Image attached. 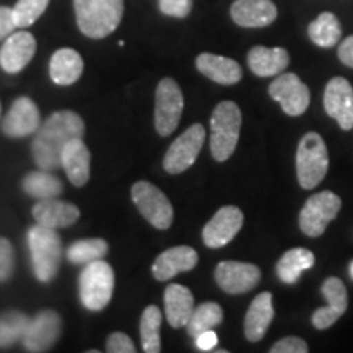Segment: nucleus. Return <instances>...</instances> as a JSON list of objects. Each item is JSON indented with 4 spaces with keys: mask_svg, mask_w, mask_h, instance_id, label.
Here are the masks:
<instances>
[{
    "mask_svg": "<svg viewBox=\"0 0 353 353\" xmlns=\"http://www.w3.org/2000/svg\"><path fill=\"white\" fill-rule=\"evenodd\" d=\"M249 68L255 76L272 77L288 68L290 54L283 48H265L254 46L247 56Z\"/></svg>",
    "mask_w": 353,
    "mask_h": 353,
    "instance_id": "26",
    "label": "nucleus"
},
{
    "mask_svg": "<svg viewBox=\"0 0 353 353\" xmlns=\"http://www.w3.org/2000/svg\"><path fill=\"white\" fill-rule=\"evenodd\" d=\"M242 224L244 214L237 206H223L203 229V241L211 249L226 245L241 231Z\"/></svg>",
    "mask_w": 353,
    "mask_h": 353,
    "instance_id": "15",
    "label": "nucleus"
},
{
    "mask_svg": "<svg viewBox=\"0 0 353 353\" xmlns=\"http://www.w3.org/2000/svg\"><path fill=\"white\" fill-rule=\"evenodd\" d=\"M223 322V309L216 303H203L201 306L195 307L192 317H190L187 330L192 337L206 332V330H213L214 327Z\"/></svg>",
    "mask_w": 353,
    "mask_h": 353,
    "instance_id": "32",
    "label": "nucleus"
},
{
    "mask_svg": "<svg viewBox=\"0 0 353 353\" xmlns=\"http://www.w3.org/2000/svg\"><path fill=\"white\" fill-rule=\"evenodd\" d=\"M203 144H205V128L200 123H195L172 143L164 157V169L172 175L182 174L190 169L195 164Z\"/></svg>",
    "mask_w": 353,
    "mask_h": 353,
    "instance_id": "10",
    "label": "nucleus"
},
{
    "mask_svg": "<svg viewBox=\"0 0 353 353\" xmlns=\"http://www.w3.org/2000/svg\"><path fill=\"white\" fill-rule=\"evenodd\" d=\"M61 165L64 167L70 183L83 187L90 179V151L82 138L69 141L61 154Z\"/></svg>",
    "mask_w": 353,
    "mask_h": 353,
    "instance_id": "22",
    "label": "nucleus"
},
{
    "mask_svg": "<svg viewBox=\"0 0 353 353\" xmlns=\"http://www.w3.org/2000/svg\"><path fill=\"white\" fill-rule=\"evenodd\" d=\"M272 353H307V343L299 337H285L270 348Z\"/></svg>",
    "mask_w": 353,
    "mask_h": 353,
    "instance_id": "38",
    "label": "nucleus"
},
{
    "mask_svg": "<svg viewBox=\"0 0 353 353\" xmlns=\"http://www.w3.org/2000/svg\"><path fill=\"white\" fill-rule=\"evenodd\" d=\"M0 112H2V105H0Z\"/></svg>",
    "mask_w": 353,
    "mask_h": 353,
    "instance_id": "44",
    "label": "nucleus"
},
{
    "mask_svg": "<svg viewBox=\"0 0 353 353\" xmlns=\"http://www.w3.org/2000/svg\"><path fill=\"white\" fill-rule=\"evenodd\" d=\"M37 39L28 32L12 33L0 50V65L8 74H17L33 59Z\"/></svg>",
    "mask_w": 353,
    "mask_h": 353,
    "instance_id": "17",
    "label": "nucleus"
},
{
    "mask_svg": "<svg viewBox=\"0 0 353 353\" xmlns=\"http://www.w3.org/2000/svg\"><path fill=\"white\" fill-rule=\"evenodd\" d=\"M260 268L245 262H221L214 270L219 288L229 294H241L254 290L260 281Z\"/></svg>",
    "mask_w": 353,
    "mask_h": 353,
    "instance_id": "12",
    "label": "nucleus"
},
{
    "mask_svg": "<svg viewBox=\"0 0 353 353\" xmlns=\"http://www.w3.org/2000/svg\"><path fill=\"white\" fill-rule=\"evenodd\" d=\"M23 190L30 196L37 200H51L63 193V183L56 175L50 174V170L32 172L23 179Z\"/></svg>",
    "mask_w": 353,
    "mask_h": 353,
    "instance_id": "29",
    "label": "nucleus"
},
{
    "mask_svg": "<svg viewBox=\"0 0 353 353\" xmlns=\"http://www.w3.org/2000/svg\"><path fill=\"white\" fill-rule=\"evenodd\" d=\"M131 196L138 206L141 214L156 229H169L174 221V208L169 198L159 190L156 185L149 182H138L132 185Z\"/></svg>",
    "mask_w": 353,
    "mask_h": 353,
    "instance_id": "8",
    "label": "nucleus"
},
{
    "mask_svg": "<svg viewBox=\"0 0 353 353\" xmlns=\"http://www.w3.org/2000/svg\"><path fill=\"white\" fill-rule=\"evenodd\" d=\"M329 170L327 145L317 132H306L298 144L296 172L299 185L312 190L324 180Z\"/></svg>",
    "mask_w": 353,
    "mask_h": 353,
    "instance_id": "5",
    "label": "nucleus"
},
{
    "mask_svg": "<svg viewBox=\"0 0 353 353\" xmlns=\"http://www.w3.org/2000/svg\"><path fill=\"white\" fill-rule=\"evenodd\" d=\"M242 114L234 101H221L211 117V154L218 162L228 161L236 151Z\"/></svg>",
    "mask_w": 353,
    "mask_h": 353,
    "instance_id": "4",
    "label": "nucleus"
},
{
    "mask_svg": "<svg viewBox=\"0 0 353 353\" xmlns=\"http://www.w3.org/2000/svg\"><path fill=\"white\" fill-rule=\"evenodd\" d=\"M33 216L37 224L59 229L76 224L79 221V216H81V211L72 203L51 198V200H41L33 206Z\"/></svg>",
    "mask_w": 353,
    "mask_h": 353,
    "instance_id": "21",
    "label": "nucleus"
},
{
    "mask_svg": "<svg viewBox=\"0 0 353 353\" xmlns=\"http://www.w3.org/2000/svg\"><path fill=\"white\" fill-rule=\"evenodd\" d=\"M183 112V95L174 79H162L156 90V130L161 136L175 131Z\"/></svg>",
    "mask_w": 353,
    "mask_h": 353,
    "instance_id": "9",
    "label": "nucleus"
},
{
    "mask_svg": "<svg viewBox=\"0 0 353 353\" xmlns=\"http://www.w3.org/2000/svg\"><path fill=\"white\" fill-rule=\"evenodd\" d=\"M28 324L30 317L20 311H7L0 314V347H10L23 339Z\"/></svg>",
    "mask_w": 353,
    "mask_h": 353,
    "instance_id": "33",
    "label": "nucleus"
},
{
    "mask_svg": "<svg viewBox=\"0 0 353 353\" xmlns=\"http://www.w3.org/2000/svg\"><path fill=\"white\" fill-rule=\"evenodd\" d=\"M83 70L82 56L76 50L63 48L57 50L51 57L50 76L57 85H72L79 81Z\"/></svg>",
    "mask_w": 353,
    "mask_h": 353,
    "instance_id": "27",
    "label": "nucleus"
},
{
    "mask_svg": "<svg viewBox=\"0 0 353 353\" xmlns=\"http://www.w3.org/2000/svg\"><path fill=\"white\" fill-rule=\"evenodd\" d=\"M342 208V200L332 192H319L304 203L299 213V228L309 237H319Z\"/></svg>",
    "mask_w": 353,
    "mask_h": 353,
    "instance_id": "7",
    "label": "nucleus"
},
{
    "mask_svg": "<svg viewBox=\"0 0 353 353\" xmlns=\"http://www.w3.org/2000/svg\"><path fill=\"white\" fill-rule=\"evenodd\" d=\"M276 7L272 0H236L231 7V17L244 28H262L276 20Z\"/></svg>",
    "mask_w": 353,
    "mask_h": 353,
    "instance_id": "20",
    "label": "nucleus"
},
{
    "mask_svg": "<svg viewBox=\"0 0 353 353\" xmlns=\"http://www.w3.org/2000/svg\"><path fill=\"white\" fill-rule=\"evenodd\" d=\"M114 290V273L103 260H95L85 265L79 278V293L83 306L90 311L107 307Z\"/></svg>",
    "mask_w": 353,
    "mask_h": 353,
    "instance_id": "6",
    "label": "nucleus"
},
{
    "mask_svg": "<svg viewBox=\"0 0 353 353\" xmlns=\"http://www.w3.org/2000/svg\"><path fill=\"white\" fill-rule=\"evenodd\" d=\"M108 252V244L103 239H82L74 242L68 249L69 262L76 265H87L101 260Z\"/></svg>",
    "mask_w": 353,
    "mask_h": 353,
    "instance_id": "34",
    "label": "nucleus"
},
{
    "mask_svg": "<svg viewBox=\"0 0 353 353\" xmlns=\"http://www.w3.org/2000/svg\"><path fill=\"white\" fill-rule=\"evenodd\" d=\"M61 335V317L54 311H43L30 319L28 329L23 335V347L28 352L41 353L51 350Z\"/></svg>",
    "mask_w": 353,
    "mask_h": 353,
    "instance_id": "14",
    "label": "nucleus"
},
{
    "mask_svg": "<svg viewBox=\"0 0 353 353\" xmlns=\"http://www.w3.org/2000/svg\"><path fill=\"white\" fill-rule=\"evenodd\" d=\"M50 0H19L13 7V19L19 28L33 25L48 8Z\"/></svg>",
    "mask_w": 353,
    "mask_h": 353,
    "instance_id": "35",
    "label": "nucleus"
},
{
    "mask_svg": "<svg viewBox=\"0 0 353 353\" xmlns=\"http://www.w3.org/2000/svg\"><path fill=\"white\" fill-rule=\"evenodd\" d=\"M314 254H312L311 250L303 249V247L291 249L288 252L281 255V259L278 260L276 275L283 283L293 285L299 280L303 272L314 267Z\"/></svg>",
    "mask_w": 353,
    "mask_h": 353,
    "instance_id": "28",
    "label": "nucleus"
},
{
    "mask_svg": "<svg viewBox=\"0 0 353 353\" xmlns=\"http://www.w3.org/2000/svg\"><path fill=\"white\" fill-rule=\"evenodd\" d=\"M15 268V252L7 239L0 237V281H6L12 276Z\"/></svg>",
    "mask_w": 353,
    "mask_h": 353,
    "instance_id": "36",
    "label": "nucleus"
},
{
    "mask_svg": "<svg viewBox=\"0 0 353 353\" xmlns=\"http://www.w3.org/2000/svg\"><path fill=\"white\" fill-rule=\"evenodd\" d=\"M19 28L13 19V8L0 7V41L10 37V34Z\"/></svg>",
    "mask_w": 353,
    "mask_h": 353,
    "instance_id": "40",
    "label": "nucleus"
},
{
    "mask_svg": "<svg viewBox=\"0 0 353 353\" xmlns=\"http://www.w3.org/2000/svg\"><path fill=\"white\" fill-rule=\"evenodd\" d=\"M324 108L342 130L353 128V87L343 77L330 79L324 92Z\"/></svg>",
    "mask_w": 353,
    "mask_h": 353,
    "instance_id": "13",
    "label": "nucleus"
},
{
    "mask_svg": "<svg viewBox=\"0 0 353 353\" xmlns=\"http://www.w3.org/2000/svg\"><path fill=\"white\" fill-rule=\"evenodd\" d=\"M193 0H159V8L164 15L185 19L192 12Z\"/></svg>",
    "mask_w": 353,
    "mask_h": 353,
    "instance_id": "37",
    "label": "nucleus"
},
{
    "mask_svg": "<svg viewBox=\"0 0 353 353\" xmlns=\"http://www.w3.org/2000/svg\"><path fill=\"white\" fill-rule=\"evenodd\" d=\"M198 254L188 245L172 247L162 252L152 265V275L159 281H167L182 272H190L196 267Z\"/></svg>",
    "mask_w": 353,
    "mask_h": 353,
    "instance_id": "19",
    "label": "nucleus"
},
{
    "mask_svg": "<svg viewBox=\"0 0 353 353\" xmlns=\"http://www.w3.org/2000/svg\"><path fill=\"white\" fill-rule=\"evenodd\" d=\"M28 249L32 255L33 273L41 283L57 275L63 257V242L56 229L37 224L28 231Z\"/></svg>",
    "mask_w": 353,
    "mask_h": 353,
    "instance_id": "3",
    "label": "nucleus"
},
{
    "mask_svg": "<svg viewBox=\"0 0 353 353\" xmlns=\"http://www.w3.org/2000/svg\"><path fill=\"white\" fill-rule=\"evenodd\" d=\"M273 316H275V311H273L272 294L268 291H263V293H260L254 298V301L245 314L244 332L247 341H262L263 335L267 334L268 327H270Z\"/></svg>",
    "mask_w": 353,
    "mask_h": 353,
    "instance_id": "23",
    "label": "nucleus"
},
{
    "mask_svg": "<svg viewBox=\"0 0 353 353\" xmlns=\"http://www.w3.org/2000/svg\"><path fill=\"white\" fill-rule=\"evenodd\" d=\"M77 25L88 38L100 39L118 28L123 19V0H74Z\"/></svg>",
    "mask_w": 353,
    "mask_h": 353,
    "instance_id": "2",
    "label": "nucleus"
},
{
    "mask_svg": "<svg viewBox=\"0 0 353 353\" xmlns=\"http://www.w3.org/2000/svg\"><path fill=\"white\" fill-rule=\"evenodd\" d=\"M339 59L348 68H353V37H348L339 46Z\"/></svg>",
    "mask_w": 353,
    "mask_h": 353,
    "instance_id": "42",
    "label": "nucleus"
},
{
    "mask_svg": "<svg viewBox=\"0 0 353 353\" xmlns=\"http://www.w3.org/2000/svg\"><path fill=\"white\" fill-rule=\"evenodd\" d=\"M162 312L157 306H148L141 316V342L145 353L161 352Z\"/></svg>",
    "mask_w": 353,
    "mask_h": 353,
    "instance_id": "31",
    "label": "nucleus"
},
{
    "mask_svg": "<svg viewBox=\"0 0 353 353\" xmlns=\"http://www.w3.org/2000/svg\"><path fill=\"white\" fill-rule=\"evenodd\" d=\"M107 352H110V353H132V352H136V347L126 334L114 332L110 335L108 341H107Z\"/></svg>",
    "mask_w": 353,
    "mask_h": 353,
    "instance_id": "39",
    "label": "nucleus"
},
{
    "mask_svg": "<svg viewBox=\"0 0 353 353\" xmlns=\"http://www.w3.org/2000/svg\"><path fill=\"white\" fill-rule=\"evenodd\" d=\"M350 275H352V278H353V262H352V265H350Z\"/></svg>",
    "mask_w": 353,
    "mask_h": 353,
    "instance_id": "43",
    "label": "nucleus"
},
{
    "mask_svg": "<svg viewBox=\"0 0 353 353\" xmlns=\"http://www.w3.org/2000/svg\"><path fill=\"white\" fill-rule=\"evenodd\" d=\"M39 126H41L39 110L28 97H20L13 101L10 112L2 121L3 134L10 138H25V136L34 134Z\"/></svg>",
    "mask_w": 353,
    "mask_h": 353,
    "instance_id": "16",
    "label": "nucleus"
},
{
    "mask_svg": "<svg viewBox=\"0 0 353 353\" xmlns=\"http://www.w3.org/2000/svg\"><path fill=\"white\" fill-rule=\"evenodd\" d=\"M85 125L77 113L70 110L54 112L38 128L32 144L33 159L41 170L61 167V154L69 141L82 138Z\"/></svg>",
    "mask_w": 353,
    "mask_h": 353,
    "instance_id": "1",
    "label": "nucleus"
},
{
    "mask_svg": "<svg viewBox=\"0 0 353 353\" xmlns=\"http://www.w3.org/2000/svg\"><path fill=\"white\" fill-rule=\"evenodd\" d=\"M195 341L198 350L211 352L216 345H218V335H216L214 330H206V332H203L198 335V337H195Z\"/></svg>",
    "mask_w": 353,
    "mask_h": 353,
    "instance_id": "41",
    "label": "nucleus"
},
{
    "mask_svg": "<svg viewBox=\"0 0 353 353\" xmlns=\"http://www.w3.org/2000/svg\"><path fill=\"white\" fill-rule=\"evenodd\" d=\"M322 294L327 299L329 306L317 309L314 316H312V324H314V327L319 330L329 329L330 325H334L335 321H339V317L347 311L348 306L347 288L339 278H327V280L322 283Z\"/></svg>",
    "mask_w": 353,
    "mask_h": 353,
    "instance_id": "18",
    "label": "nucleus"
},
{
    "mask_svg": "<svg viewBox=\"0 0 353 353\" xmlns=\"http://www.w3.org/2000/svg\"><path fill=\"white\" fill-rule=\"evenodd\" d=\"M196 68L203 76H206L221 85H234L242 79L241 65L229 57L203 52L196 57Z\"/></svg>",
    "mask_w": 353,
    "mask_h": 353,
    "instance_id": "24",
    "label": "nucleus"
},
{
    "mask_svg": "<svg viewBox=\"0 0 353 353\" xmlns=\"http://www.w3.org/2000/svg\"><path fill=\"white\" fill-rule=\"evenodd\" d=\"M309 38L321 48H332L342 37V26L337 17L330 12L321 13L317 19L309 25Z\"/></svg>",
    "mask_w": 353,
    "mask_h": 353,
    "instance_id": "30",
    "label": "nucleus"
},
{
    "mask_svg": "<svg viewBox=\"0 0 353 353\" xmlns=\"http://www.w3.org/2000/svg\"><path fill=\"white\" fill-rule=\"evenodd\" d=\"M165 317L172 327L179 329L188 324L195 311V299L192 291L182 285H169L164 293Z\"/></svg>",
    "mask_w": 353,
    "mask_h": 353,
    "instance_id": "25",
    "label": "nucleus"
},
{
    "mask_svg": "<svg viewBox=\"0 0 353 353\" xmlns=\"http://www.w3.org/2000/svg\"><path fill=\"white\" fill-rule=\"evenodd\" d=\"M268 94L281 105L290 117H299L306 112L311 101L309 88L296 74H281L268 87Z\"/></svg>",
    "mask_w": 353,
    "mask_h": 353,
    "instance_id": "11",
    "label": "nucleus"
}]
</instances>
